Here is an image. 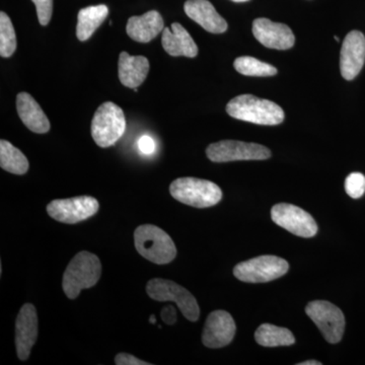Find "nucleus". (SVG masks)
<instances>
[{
    "instance_id": "nucleus-1",
    "label": "nucleus",
    "mask_w": 365,
    "mask_h": 365,
    "mask_svg": "<svg viewBox=\"0 0 365 365\" xmlns=\"http://www.w3.org/2000/svg\"><path fill=\"white\" fill-rule=\"evenodd\" d=\"M227 113L235 119L267 126L281 124L284 120V112L280 106L252 95L237 96L230 100Z\"/></svg>"
},
{
    "instance_id": "nucleus-2",
    "label": "nucleus",
    "mask_w": 365,
    "mask_h": 365,
    "mask_svg": "<svg viewBox=\"0 0 365 365\" xmlns=\"http://www.w3.org/2000/svg\"><path fill=\"white\" fill-rule=\"evenodd\" d=\"M102 275V264L95 254L79 252L73 257L63 274L62 287L64 294L76 299L81 290L95 287Z\"/></svg>"
},
{
    "instance_id": "nucleus-3",
    "label": "nucleus",
    "mask_w": 365,
    "mask_h": 365,
    "mask_svg": "<svg viewBox=\"0 0 365 365\" xmlns=\"http://www.w3.org/2000/svg\"><path fill=\"white\" fill-rule=\"evenodd\" d=\"M137 252L146 260L165 265L174 260L177 248L172 237L162 228L153 225H143L134 232Z\"/></svg>"
},
{
    "instance_id": "nucleus-4",
    "label": "nucleus",
    "mask_w": 365,
    "mask_h": 365,
    "mask_svg": "<svg viewBox=\"0 0 365 365\" xmlns=\"http://www.w3.org/2000/svg\"><path fill=\"white\" fill-rule=\"evenodd\" d=\"M170 193L173 198L195 208L215 206L222 198V189L207 180L197 178H179L170 184Z\"/></svg>"
},
{
    "instance_id": "nucleus-5",
    "label": "nucleus",
    "mask_w": 365,
    "mask_h": 365,
    "mask_svg": "<svg viewBox=\"0 0 365 365\" xmlns=\"http://www.w3.org/2000/svg\"><path fill=\"white\" fill-rule=\"evenodd\" d=\"M126 118L123 110L112 102L100 106L91 121V136L100 148H107L123 136Z\"/></svg>"
},
{
    "instance_id": "nucleus-6",
    "label": "nucleus",
    "mask_w": 365,
    "mask_h": 365,
    "mask_svg": "<svg viewBox=\"0 0 365 365\" xmlns=\"http://www.w3.org/2000/svg\"><path fill=\"white\" fill-rule=\"evenodd\" d=\"M146 292L150 299L157 302H176L181 313L189 321L196 322L200 316V309L195 297L174 281L155 278L148 283Z\"/></svg>"
},
{
    "instance_id": "nucleus-7",
    "label": "nucleus",
    "mask_w": 365,
    "mask_h": 365,
    "mask_svg": "<svg viewBox=\"0 0 365 365\" xmlns=\"http://www.w3.org/2000/svg\"><path fill=\"white\" fill-rule=\"evenodd\" d=\"M288 269L289 264L284 259L266 255L237 264L234 275L242 282L265 283L285 275Z\"/></svg>"
},
{
    "instance_id": "nucleus-8",
    "label": "nucleus",
    "mask_w": 365,
    "mask_h": 365,
    "mask_svg": "<svg viewBox=\"0 0 365 365\" xmlns=\"http://www.w3.org/2000/svg\"><path fill=\"white\" fill-rule=\"evenodd\" d=\"M306 313L329 343L340 342L345 330V317L339 307L325 300H314L307 304Z\"/></svg>"
},
{
    "instance_id": "nucleus-9",
    "label": "nucleus",
    "mask_w": 365,
    "mask_h": 365,
    "mask_svg": "<svg viewBox=\"0 0 365 365\" xmlns=\"http://www.w3.org/2000/svg\"><path fill=\"white\" fill-rule=\"evenodd\" d=\"M206 155L213 163L235 162V160H264L271 157V151L261 144L222 140L210 144Z\"/></svg>"
},
{
    "instance_id": "nucleus-10",
    "label": "nucleus",
    "mask_w": 365,
    "mask_h": 365,
    "mask_svg": "<svg viewBox=\"0 0 365 365\" xmlns=\"http://www.w3.org/2000/svg\"><path fill=\"white\" fill-rule=\"evenodd\" d=\"M100 208L97 199L79 196L69 199H57L48 204L47 213L53 220L67 225H74L88 220Z\"/></svg>"
},
{
    "instance_id": "nucleus-11",
    "label": "nucleus",
    "mask_w": 365,
    "mask_h": 365,
    "mask_svg": "<svg viewBox=\"0 0 365 365\" xmlns=\"http://www.w3.org/2000/svg\"><path fill=\"white\" fill-rule=\"evenodd\" d=\"M271 218L276 225L297 237H313L318 232L313 216L292 204H276L271 209Z\"/></svg>"
},
{
    "instance_id": "nucleus-12",
    "label": "nucleus",
    "mask_w": 365,
    "mask_h": 365,
    "mask_svg": "<svg viewBox=\"0 0 365 365\" xmlns=\"http://www.w3.org/2000/svg\"><path fill=\"white\" fill-rule=\"evenodd\" d=\"M235 323L232 317L225 311H215L209 314L204 326L202 342L212 349L225 347L234 340Z\"/></svg>"
},
{
    "instance_id": "nucleus-13",
    "label": "nucleus",
    "mask_w": 365,
    "mask_h": 365,
    "mask_svg": "<svg viewBox=\"0 0 365 365\" xmlns=\"http://www.w3.org/2000/svg\"><path fill=\"white\" fill-rule=\"evenodd\" d=\"M365 62V37L359 31L346 36L340 54V71L346 81L359 76Z\"/></svg>"
},
{
    "instance_id": "nucleus-14",
    "label": "nucleus",
    "mask_w": 365,
    "mask_h": 365,
    "mask_svg": "<svg viewBox=\"0 0 365 365\" xmlns=\"http://www.w3.org/2000/svg\"><path fill=\"white\" fill-rule=\"evenodd\" d=\"M38 337L37 309L32 304L21 307L16 321V347L18 357L26 360Z\"/></svg>"
},
{
    "instance_id": "nucleus-15",
    "label": "nucleus",
    "mask_w": 365,
    "mask_h": 365,
    "mask_svg": "<svg viewBox=\"0 0 365 365\" xmlns=\"http://www.w3.org/2000/svg\"><path fill=\"white\" fill-rule=\"evenodd\" d=\"M253 34L262 45L271 49H290L295 42L294 33L289 26L284 24L274 23L265 18L254 21Z\"/></svg>"
},
{
    "instance_id": "nucleus-16",
    "label": "nucleus",
    "mask_w": 365,
    "mask_h": 365,
    "mask_svg": "<svg viewBox=\"0 0 365 365\" xmlns=\"http://www.w3.org/2000/svg\"><path fill=\"white\" fill-rule=\"evenodd\" d=\"M184 9L191 20L209 33L222 34L227 30V21L208 0H187Z\"/></svg>"
},
{
    "instance_id": "nucleus-17",
    "label": "nucleus",
    "mask_w": 365,
    "mask_h": 365,
    "mask_svg": "<svg viewBox=\"0 0 365 365\" xmlns=\"http://www.w3.org/2000/svg\"><path fill=\"white\" fill-rule=\"evenodd\" d=\"M162 44L165 51L170 56L194 58L198 54V47L191 35L179 23L173 24L170 29H163Z\"/></svg>"
},
{
    "instance_id": "nucleus-18",
    "label": "nucleus",
    "mask_w": 365,
    "mask_h": 365,
    "mask_svg": "<svg viewBox=\"0 0 365 365\" xmlns=\"http://www.w3.org/2000/svg\"><path fill=\"white\" fill-rule=\"evenodd\" d=\"M165 24L160 14L150 11L139 16H131L126 26V32L132 40L148 43L163 31Z\"/></svg>"
},
{
    "instance_id": "nucleus-19",
    "label": "nucleus",
    "mask_w": 365,
    "mask_h": 365,
    "mask_svg": "<svg viewBox=\"0 0 365 365\" xmlns=\"http://www.w3.org/2000/svg\"><path fill=\"white\" fill-rule=\"evenodd\" d=\"M16 110L21 121L31 131L43 134L50 130L49 120L35 98L28 93H19Z\"/></svg>"
},
{
    "instance_id": "nucleus-20",
    "label": "nucleus",
    "mask_w": 365,
    "mask_h": 365,
    "mask_svg": "<svg viewBox=\"0 0 365 365\" xmlns=\"http://www.w3.org/2000/svg\"><path fill=\"white\" fill-rule=\"evenodd\" d=\"M150 71V62L144 56H131L122 52L118 62V72L122 85L136 88L143 85Z\"/></svg>"
},
{
    "instance_id": "nucleus-21",
    "label": "nucleus",
    "mask_w": 365,
    "mask_h": 365,
    "mask_svg": "<svg viewBox=\"0 0 365 365\" xmlns=\"http://www.w3.org/2000/svg\"><path fill=\"white\" fill-rule=\"evenodd\" d=\"M109 9L105 4L85 7L81 9L78 16L76 36L78 39L83 42L90 39L98 26L107 19Z\"/></svg>"
},
{
    "instance_id": "nucleus-22",
    "label": "nucleus",
    "mask_w": 365,
    "mask_h": 365,
    "mask_svg": "<svg viewBox=\"0 0 365 365\" xmlns=\"http://www.w3.org/2000/svg\"><path fill=\"white\" fill-rule=\"evenodd\" d=\"M255 340L264 347H278V346H290L294 344V334L287 328L263 324L257 329Z\"/></svg>"
},
{
    "instance_id": "nucleus-23",
    "label": "nucleus",
    "mask_w": 365,
    "mask_h": 365,
    "mask_svg": "<svg viewBox=\"0 0 365 365\" xmlns=\"http://www.w3.org/2000/svg\"><path fill=\"white\" fill-rule=\"evenodd\" d=\"M0 167L14 175H25L29 170L26 155L6 140L0 141Z\"/></svg>"
},
{
    "instance_id": "nucleus-24",
    "label": "nucleus",
    "mask_w": 365,
    "mask_h": 365,
    "mask_svg": "<svg viewBox=\"0 0 365 365\" xmlns=\"http://www.w3.org/2000/svg\"><path fill=\"white\" fill-rule=\"evenodd\" d=\"M234 66L235 71L247 76H273L277 73V69L271 64L250 56L235 59Z\"/></svg>"
},
{
    "instance_id": "nucleus-25",
    "label": "nucleus",
    "mask_w": 365,
    "mask_h": 365,
    "mask_svg": "<svg viewBox=\"0 0 365 365\" xmlns=\"http://www.w3.org/2000/svg\"><path fill=\"white\" fill-rule=\"evenodd\" d=\"M16 49V37L11 19L4 11L0 13V55L9 58Z\"/></svg>"
},
{
    "instance_id": "nucleus-26",
    "label": "nucleus",
    "mask_w": 365,
    "mask_h": 365,
    "mask_svg": "<svg viewBox=\"0 0 365 365\" xmlns=\"http://www.w3.org/2000/svg\"><path fill=\"white\" fill-rule=\"evenodd\" d=\"M346 193L353 199H359L365 193V177L360 173H352L345 180Z\"/></svg>"
},
{
    "instance_id": "nucleus-27",
    "label": "nucleus",
    "mask_w": 365,
    "mask_h": 365,
    "mask_svg": "<svg viewBox=\"0 0 365 365\" xmlns=\"http://www.w3.org/2000/svg\"><path fill=\"white\" fill-rule=\"evenodd\" d=\"M37 9L38 20L41 26H47L51 20L53 0H32Z\"/></svg>"
},
{
    "instance_id": "nucleus-28",
    "label": "nucleus",
    "mask_w": 365,
    "mask_h": 365,
    "mask_svg": "<svg viewBox=\"0 0 365 365\" xmlns=\"http://www.w3.org/2000/svg\"><path fill=\"white\" fill-rule=\"evenodd\" d=\"M115 364L117 365H150L148 362L143 361V360L136 359L133 355L128 354V353H119L115 357Z\"/></svg>"
},
{
    "instance_id": "nucleus-29",
    "label": "nucleus",
    "mask_w": 365,
    "mask_h": 365,
    "mask_svg": "<svg viewBox=\"0 0 365 365\" xmlns=\"http://www.w3.org/2000/svg\"><path fill=\"white\" fill-rule=\"evenodd\" d=\"M139 150L143 153V155H151L155 150V143L153 139L150 136L144 135L140 137L138 141Z\"/></svg>"
},
{
    "instance_id": "nucleus-30",
    "label": "nucleus",
    "mask_w": 365,
    "mask_h": 365,
    "mask_svg": "<svg viewBox=\"0 0 365 365\" xmlns=\"http://www.w3.org/2000/svg\"><path fill=\"white\" fill-rule=\"evenodd\" d=\"M160 316H162L163 321L168 325H174L177 322V313L174 307H163Z\"/></svg>"
},
{
    "instance_id": "nucleus-31",
    "label": "nucleus",
    "mask_w": 365,
    "mask_h": 365,
    "mask_svg": "<svg viewBox=\"0 0 365 365\" xmlns=\"http://www.w3.org/2000/svg\"><path fill=\"white\" fill-rule=\"evenodd\" d=\"M321 362L316 361V360H309V361L302 362L299 365H321Z\"/></svg>"
},
{
    "instance_id": "nucleus-32",
    "label": "nucleus",
    "mask_w": 365,
    "mask_h": 365,
    "mask_svg": "<svg viewBox=\"0 0 365 365\" xmlns=\"http://www.w3.org/2000/svg\"><path fill=\"white\" fill-rule=\"evenodd\" d=\"M150 322L151 324H155V314H151Z\"/></svg>"
},
{
    "instance_id": "nucleus-33",
    "label": "nucleus",
    "mask_w": 365,
    "mask_h": 365,
    "mask_svg": "<svg viewBox=\"0 0 365 365\" xmlns=\"http://www.w3.org/2000/svg\"><path fill=\"white\" fill-rule=\"evenodd\" d=\"M232 1H235V2H246V1H249V0H232Z\"/></svg>"
},
{
    "instance_id": "nucleus-34",
    "label": "nucleus",
    "mask_w": 365,
    "mask_h": 365,
    "mask_svg": "<svg viewBox=\"0 0 365 365\" xmlns=\"http://www.w3.org/2000/svg\"><path fill=\"white\" fill-rule=\"evenodd\" d=\"M335 40L337 41V42H339V38L337 37V36H335Z\"/></svg>"
}]
</instances>
